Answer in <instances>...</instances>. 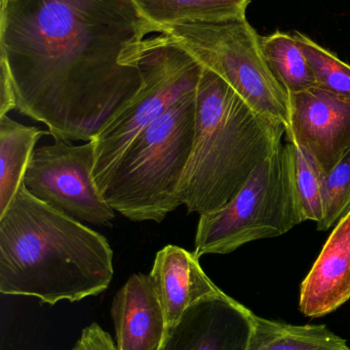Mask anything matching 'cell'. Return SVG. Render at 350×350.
Returning a JSON list of instances; mask_svg holds the SVG:
<instances>
[{"label":"cell","instance_id":"obj_18","mask_svg":"<svg viewBox=\"0 0 350 350\" xmlns=\"http://www.w3.org/2000/svg\"><path fill=\"white\" fill-rule=\"evenodd\" d=\"M293 149L294 185L302 220H312L316 224L324 216L325 174L318 164L292 144Z\"/></svg>","mask_w":350,"mask_h":350},{"label":"cell","instance_id":"obj_10","mask_svg":"<svg viewBox=\"0 0 350 350\" xmlns=\"http://www.w3.org/2000/svg\"><path fill=\"white\" fill-rule=\"evenodd\" d=\"M254 316L221 291L193 304L168 327L160 350H247Z\"/></svg>","mask_w":350,"mask_h":350},{"label":"cell","instance_id":"obj_13","mask_svg":"<svg viewBox=\"0 0 350 350\" xmlns=\"http://www.w3.org/2000/svg\"><path fill=\"white\" fill-rule=\"evenodd\" d=\"M166 312L168 327L190 306L221 290L205 275L195 252L168 245L156 253L149 273Z\"/></svg>","mask_w":350,"mask_h":350},{"label":"cell","instance_id":"obj_17","mask_svg":"<svg viewBox=\"0 0 350 350\" xmlns=\"http://www.w3.org/2000/svg\"><path fill=\"white\" fill-rule=\"evenodd\" d=\"M261 47L271 71L288 94L316 85L312 68L294 35L277 31L261 36Z\"/></svg>","mask_w":350,"mask_h":350},{"label":"cell","instance_id":"obj_6","mask_svg":"<svg viewBox=\"0 0 350 350\" xmlns=\"http://www.w3.org/2000/svg\"><path fill=\"white\" fill-rule=\"evenodd\" d=\"M199 216L193 251L199 258L229 254L248 243L283 236L302 224L291 143L262 162L232 201Z\"/></svg>","mask_w":350,"mask_h":350},{"label":"cell","instance_id":"obj_22","mask_svg":"<svg viewBox=\"0 0 350 350\" xmlns=\"http://www.w3.org/2000/svg\"><path fill=\"white\" fill-rule=\"evenodd\" d=\"M1 77H0V117L8 115L10 111L16 110V96L14 86L8 68L0 62Z\"/></svg>","mask_w":350,"mask_h":350},{"label":"cell","instance_id":"obj_5","mask_svg":"<svg viewBox=\"0 0 350 350\" xmlns=\"http://www.w3.org/2000/svg\"><path fill=\"white\" fill-rule=\"evenodd\" d=\"M125 63L137 64L143 85L129 105L92 139L99 189L132 142L181 100L197 94L203 66L166 34L144 39L129 49Z\"/></svg>","mask_w":350,"mask_h":350},{"label":"cell","instance_id":"obj_12","mask_svg":"<svg viewBox=\"0 0 350 350\" xmlns=\"http://www.w3.org/2000/svg\"><path fill=\"white\" fill-rule=\"evenodd\" d=\"M350 299V210L323 247L300 291V310L310 318L334 312Z\"/></svg>","mask_w":350,"mask_h":350},{"label":"cell","instance_id":"obj_20","mask_svg":"<svg viewBox=\"0 0 350 350\" xmlns=\"http://www.w3.org/2000/svg\"><path fill=\"white\" fill-rule=\"evenodd\" d=\"M350 210V151L325 175L324 216L318 230H328Z\"/></svg>","mask_w":350,"mask_h":350},{"label":"cell","instance_id":"obj_1","mask_svg":"<svg viewBox=\"0 0 350 350\" xmlns=\"http://www.w3.org/2000/svg\"><path fill=\"white\" fill-rule=\"evenodd\" d=\"M153 32L132 0H1L16 110L55 141H92L141 90V69L125 57Z\"/></svg>","mask_w":350,"mask_h":350},{"label":"cell","instance_id":"obj_21","mask_svg":"<svg viewBox=\"0 0 350 350\" xmlns=\"http://www.w3.org/2000/svg\"><path fill=\"white\" fill-rule=\"evenodd\" d=\"M72 350H117V347L108 333L98 324H92L84 329Z\"/></svg>","mask_w":350,"mask_h":350},{"label":"cell","instance_id":"obj_15","mask_svg":"<svg viewBox=\"0 0 350 350\" xmlns=\"http://www.w3.org/2000/svg\"><path fill=\"white\" fill-rule=\"evenodd\" d=\"M142 14L162 27L186 22H218L246 18L252 0H132Z\"/></svg>","mask_w":350,"mask_h":350},{"label":"cell","instance_id":"obj_7","mask_svg":"<svg viewBox=\"0 0 350 350\" xmlns=\"http://www.w3.org/2000/svg\"><path fill=\"white\" fill-rule=\"evenodd\" d=\"M160 34L184 47L255 111L289 126V94L271 71L261 36L246 18L181 23L162 27Z\"/></svg>","mask_w":350,"mask_h":350},{"label":"cell","instance_id":"obj_14","mask_svg":"<svg viewBox=\"0 0 350 350\" xmlns=\"http://www.w3.org/2000/svg\"><path fill=\"white\" fill-rule=\"evenodd\" d=\"M49 135V131L21 124L8 115L0 117V215L23 185L37 142Z\"/></svg>","mask_w":350,"mask_h":350},{"label":"cell","instance_id":"obj_9","mask_svg":"<svg viewBox=\"0 0 350 350\" xmlns=\"http://www.w3.org/2000/svg\"><path fill=\"white\" fill-rule=\"evenodd\" d=\"M289 98L288 141L329 174L350 151V100L318 85Z\"/></svg>","mask_w":350,"mask_h":350},{"label":"cell","instance_id":"obj_3","mask_svg":"<svg viewBox=\"0 0 350 350\" xmlns=\"http://www.w3.org/2000/svg\"><path fill=\"white\" fill-rule=\"evenodd\" d=\"M287 127L249 106L221 77L203 67L197 90L192 151L179 187L188 213L215 211L283 146Z\"/></svg>","mask_w":350,"mask_h":350},{"label":"cell","instance_id":"obj_11","mask_svg":"<svg viewBox=\"0 0 350 350\" xmlns=\"http://www.w3.org/2000/svg\"><path fill=\"white\" fill-rule=\"evenodd\" d=\"M117 350H160L168 325L150 275L136 273L112 304Z\"/></svg>","mask_w":350,"mask_h":350},{"label":"cell","instance_id":"obj_2","mask_svg":"<svg viewBox=\"0 0 350 350\" xmlns=\"http://www.w3.org/2000/svg\"><path fill=\"white\" fill-rule=\"evenodd\" d=\"M113 251L96 230L21 185L0 215V292L45 304L98 295L112 281Z\"/></svg>","mask_w":350,"mask_h":350},{"label":"cell","instance_id":"obj_8","mask_svg":"<svg viewBox=\"0 0 350 350\" xmlns=\"http://www.w3.org/2000/svg\"><path fill=\"white\" fill-rule=\"evenodd\" d=\"M94 141L71 145L55 141L33 152L23 178L27 191L78 221L108 226L115 210L95 181Z\"/></svg>","mask_w":350,"mask_h":350},{"label":"cell","instance_id":"obj_4","mask_svg":"<svg viewBox=\"0 0 350 350\" xmlns=\"http://www.w3.org/2000/svg\"><path fill=\"white\" fill-rule=\"evenodd\" d=\"M197 94L142 131L101 187L107 203L132 221H154L182 205L179 187L195 133Z\"/></svg>","mask_w":350,"mask_h":350},{"label":"cell","instance_id":"obj_16","mask_svg":"<svg viewBox=\"0 0 350 350\" xmlns=\"http://www.w3.org/2000/svg\"><path fill=\"white\" fill-rule=\"evenodd\" d=\"M247 350H350L326 326H295L254 316Z\"/></svg>","mask_w":350,"mask_h":350},{"label":"cell","instance_id":"obj_19","mask_svg":"<svg viewBox=\"0 0 350 350\" xmlns=\"http://www.w3.org/2000/svg\"><path fill=\"white\" fill-rule=\"evenodd\" d=\"M293 35L312 68L316 85L350 100V65L305 34Z\"/></svg>","mask_w":350,"mask_h":350}]
</instances>
